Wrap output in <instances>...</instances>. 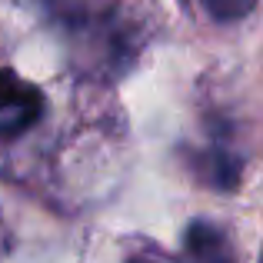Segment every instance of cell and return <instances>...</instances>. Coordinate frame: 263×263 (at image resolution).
I'll return each mask as SVG.
<instances>
[{"instance_id":"6da1fadb","label":"cell","mask_w":263,"mask_h":263,"mask_svg":"<svg viewBox=\"0 0 263 263\" xmlns=\"http://www.w3.org/2000/svg\"><path fill=\"white\" fill-rule=\"evenodd\" d=\"M40 114H44L40 90L20 80L13 70H0V137H17L30 130Z\"/></svg>"},{"instance_id":"7a4b0ae2","label":"cell","mask_w":263,"mask_h":263,"mask_svg":"<svg viewBox=\"0 0 263 263\" xmlns=\"http://www.w3.org/2000/svg\"><path fill=\"white\" fill-rule=\"evenodd\" d=\"M186 253L190 263H230V247L227 237L210 223H193L186 230Z\"/></svg>"},{"instance_id":"3957f363","label":"cell","mask_w":263,"mask_h":263,"mask_svg":"<svg viewBox=\"0 0 263 263\" xmlns=\"http://www.w3.org/2000/svg\"><path fill=\"white\" fill-rule=\"evenodd\" d=\"M200 4L206 7V13H210L213 20H223V24H230V20L247 17V13L257 7V0H200Z\"/></svg>"},{"instance_id":"277c9868","label":"cell","mask_w":263,"mask_h":263,"mask_svg":"<svg viewBox=\"0 0 263 263\" xmlns=\"http://www.w3.org/2000/svg\"><path fill=\"white\" fill-rule=\"evenodd\" d=\"M260 263H263V253H260Z\"/></svg>"}]
</instances>
